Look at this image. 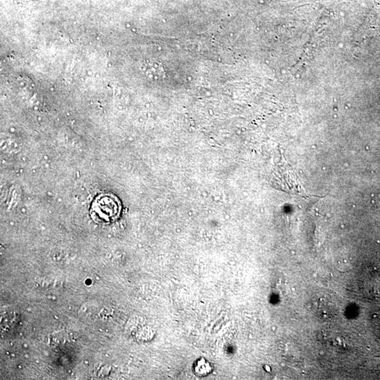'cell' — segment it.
I'll use <instances>...</instances> for the list:
<instances>
[{"label": "cell", "instance_id": "cell-1", "mask_svg": "<svg viewBox=\"0 0 380 380\" xmlns=\"http://www.w3.org/2000/svg\"><path fill=\"white\" fill-rule=\"evenodd\" d=\"M192 78L191 76H188V77H187V80H188V81H192Z\"/></svg>", "mask_w": 380, "mask_h": 380}, {"label": "cell", "instance_id": "cell-2", "mask_svg": "<svg viewBox=\"0 0 380 380\" xmlns=\"http://www.w3.org/2000/svg\"><path fill=\"white\" fill-rule=\"evenodd\" d=\"M159 50H162V48H161V47H159Z\"/></svg>", "mask_w": 380, "mask_h": 380}, {"label": "cell", "instance_id": "cell-3", "mask_svg": "<svg viewBox=\"0 0 380 380\" xmlns=\"http://www.w3.org/2000/svg\"><path fill=\"white\" fill-rule=\"evenodd\" d=\"M218 61H221V58H218Z\"/></svg>", "mask_w": 380, "mask_h": 380}, {"label": "cell", "instance_id": "cell-4", "mask_svg": "<svg viewBox=\"0 0 380 380\" xmlns=\"http://www.w3.org/2000/svg\"><path fill=\"white\" fill-rule=\"evenodd\" d=\"M154 78H155V79H156V80H157V79H158V78H157V77H156V76H155Z\"/></svg>", "mask_w": 380, "mask_h": 380}]
</instances>
